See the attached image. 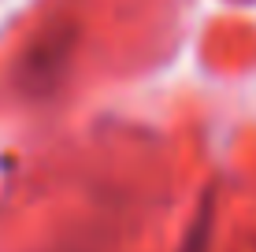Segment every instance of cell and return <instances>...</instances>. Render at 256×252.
Wrapping results in <instances>:
<instances>
[{
  "mask_svg": "<svg viewBox=\"0 0 256 252\" xmlns=\"http://www.w3.org/2000/svg\"><path fill=\"white\" fill-rule=\"evenodd\" d=\"M208 238H212V193L200 201L197 219H193V227L186 230V241H182L178 252H208Z\"/></svg>",
  "mask_w": 256,
  "mask_h": 252,
  "instance_id": "cell-1",
  "label": "cell"
}]
</instances>
